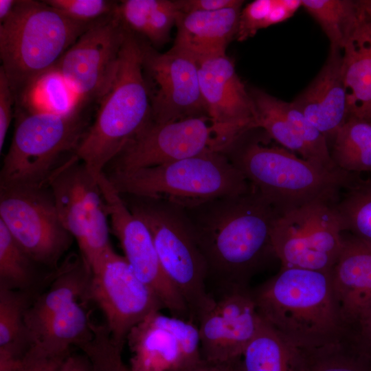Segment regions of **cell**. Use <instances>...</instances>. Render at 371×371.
Returning a JSON list of instances; mask_svg holds the SVG:
<instances>
[{
    "label": "cell",
    "instance_id": "obj_1",
    "mask_svg": "<svg viewBox=\"0 0 371 371\" xmlns=\"http://www.w3.org/2000/svg\"><path fill=\"white\" fill-rule=\"evenodd\" d=\"M207 269L220 291L249 286L276 257L272 229L280 214L258 191L217 198L183 208Z\"/></svg>",
    "mask_w": 371,
    "mask_h": 371
},
{
    "label": "cell",
    "instance_id": "obj_2",
    "mask_svg": "<svg viewBox=\"0 0 371 371\" xmlns=\"http://www.w3.org/2000/svg\"><path fill=\"white\" fill-rule=\"evenodd\" d=\"M251 290L262 319L302 351L335 345L348 337L330 271L281 267Z\"/></svg>",
    "mask_w": 371,
    "mask_h": 371
},
{
    "label": "cell",
    "instance_id": "obj_3",
    "mask_svg": "<svg viewBox=\"0 0 371 371\" xmlns=\"http://www.w3.org/2000/svg\"><path fill=\"white\" fill-rule=\"evenodd\" d=\"M91 24L73 20L43 1L17 0L0 23V68L17 105Z\"/></svg>",
    "mask_w": 371,
    "mask_h": 371
},
{
    "label": "cell",
    "instance_id": "obj_4",
    "mask_svg": "<svg viewBox=\"0 0 371 371\" xmlns=\"http://www.w3.org/2000/svg\"><path fill=\"white\" fill-rule=\"evenodd\" d=\"M251 187L281 214L307 203L335 205L357 180L339 168L316 165L282 146L238 139L223 153Z\"/></svg>",
    "mask_w": 371,
    "mask_h": 371
},
{
    "label": "cell",
    "instance_id": "obj_5",
    "mask_svg": "<svg viewBox=\"0 0 371 371\" xmlns=\"http://www.w3.org/2000/svg\"><path fill=\"white\" fill-rule=\"evenodd\" d=\"M152 122L142 42L126 30L115 80L100 101L95 118L75 154L98 178L109 164Z\"/></svg>",
    "mask_w": 371,
    "mask_h": 371
},
{
    "label": "cell",
    "instance_id": "obj_6",
    "mask_svg": "<svg viewBox=\"0 0 371 371\" xmlns=\"http://www.w3.org/2000/svg\"><path fill=\"white\" fill-rule=\"evenodd\" d=\"M104 173L121 194L164 200L183 208L251 189L221 152H207L129 172Z\"/></svg>",
    "mask_w": 371,
    "mask_h": 371
},
{
    "label": "cell",
    "instance_id": "obj_7",
    "mask_svg": "<svg viewBox=\"0 0 371 371\" xmlns=\"http://www.w3.org/2000/svg\"><path fill=\"white\" fill-rule=\"evenodd\" d=\"M83 104L64 113L34 111L18 116L0 172V188L45 186L72 156L89 125Z\"/></svg>",
    "mask_w": 371,
    "mask_h": 371
},
{
    "label": "cell",
    "instance_id": "obj_8",
    "mask_svg": "<svg viewBox=\"0 0 371 371\" xmlns=\"http://www.w3.org/2000/svg\"><path fill=\"white\" fill-rule=\"evenodd\" d=\"M124 196L130 210L150 230L165 273L183 298L190 319L196 323L214 296L207 291L206 263L184 209L164 200Z\"/></svg>",
    "mask_w": 371,
    "mask_h": 371
},
{
    "label": "cell",
    "instance_id": "obj_9",
    "mask_svg": "<svg viewBox=\"0 0 371 371\" xmlns=\"http://www.w3.org/2000/svg\"><path fill=\"white\" fill-rule=\"evenodd\" d=\"M47 186L63 225L91 266L112 247L107 207L98 178L75 154L52 175Z\"/></svg>",
    "mask_w": 371,
    "mask_h": 371
},
{
    "label": "cell",
    "instance_id": "obj_10",
    "mask_svg": "<svg viewBox=\"0 0 371 371\" xmlns=\"http://www.w3.org/2000/svg\"><path fill=\"white\" fill-rule=\"evenodd\" d=\"M239 137L215 125L207 115L153 121L109 164L104 172H129L192 157L225 152Z\"/></svg>",
    "mask_w": 371,
    "mask_h": 371
},
{
    "label": "cell",
    "instance_id": "obj_11",
    "mask_svg": "<svg viewBox=\"0 0 371 371\" xmlns=\"http://www.w3.org/2000/svg\"><path fill=\"white\" fill-rule=\"evenodd\" d=\"M0 221L34 262L52 271L74 239L47 186L0 188Z\"/></svg>",
    "mask_w": 371,
    "mask_h": 371
},
{
    "label": "cell",
    "instance_id": "obj_12",
    "mask_svg": "<svg viewBox=\"0 0 371 371\" xmlns=\"http://www.w3.org/2000/svg\"><path fill=\"white\" fill-rule=\"evenodd\" d=\"M271 237L281 267L330 271L342 248L344 230L335 205L314 202L280 214Z\"/></svg>",
    "mask_w": 371,
    "mask_h": 371
},
{
    "label": "cell",
    "instance_id": "obj_13",
    "mask_svg": "<svg viewBox=\"0 0 371 371\" xmlns=\"http://www.w3.org/2000/svg\"><path fill=\"white\" fill-rule=\"evenodd\" d=\"M89 302L102 311L114 346L122 352L130 331L150 313L164 308L148 286L112 247L90 266Z\"/></svg>",
    "mask_w": 371,
    "mask_h": 371
},
{
    "label": "cell",
    "instance_id": "obj_14",
    "mask_svg": "<svg viewBox=\"0 0 371 371\" xmlns=\"http://www.w3.org/2000/svg\"><path fill=\"white\" fill-rule=\"evenodd\" d=\"M126 32L113 12L92 23L56 65L52 72L78 95L79 103L100 102L111 89Z\"/></svg>",
    "mask_w": 371,
    "mask_h": 371
},
{
    "label": "cell",
    "instance_id": "obj_15",
    "mask_svg": "<svg viewBox=\"0 0 371 371\" xmlns=\"http://www.w3.org/2000/svg\"><path fill=\"white\" fill-rule=\"evenodd\" d=\"M98 182L106 201L111 230L135 274L154 291L170 315L190 319L183 298L161 267L148 227L130 210L104 172L99 176Z\"/></svg>",
    "mask_w": 371,
    "mask_h": 371
},
{
    "label": "cell",
    "instance_id": "obj_16",
    "mask_svg": "<svg viewBox=\"0 0 371 371\" xmlns=\"http://www.w3.org/2000/svg\"><path fill=\"white\" fill-rule=\"evenodd\" d=\"M131 371H176L203 361L198 324L155 311L127 336Z\"/></svg>",
    "mask_w": 371,
    "mask_h": 371
},
{
    "label": "cell",
    "instance_id": "obj_17",
    "mask_svg": "<svg viewBox=\"0 0 371 371\" xmlns=\"http://www.w3.org/2000/svg\"><path fill=\"white\" fill-rule=\"evenodd\" d=\"M219 293L197 321L201 353L205 362L231 366L256 334L262 318L249 286Z\"/></svg>",
    "mask_w": 371,
    "mask_h": 371
},
{
    "label": "cell",
    "instance_id": "obj_18",
    "mask_svg": "<svg viewBox=\"0 0 371 371\" xmlns=\"http://www.w3.org/2000/svg\"><path fill=\"white\" fill-rule=\"evenodd\" d=\"M143 66L154 85L150 94L153 121L166 123L207 115L197 61L171 47L159 53L142 43Z\"/></svg>",
    "mask_w": 371,
    "mask_h": 371
},
{
    "label": "cell",
    "instance_id": "obj_19",
    "mask_svg": "<svg viewBox=\"0 0 371 371\" xmlns=\"http://www.w3.org/2000/svg\"><path fill=\"white\" fill-rule=\"evenodd\" d=\"M197 63L207 115L214 124L238 137L254 130V104L233 60L224 54Z\"/></svg>",
    "mask_w": 371,
    "mask_h": 371
},
{
    "label": "cell",
    "instance_id": "obj_20",
    "mask_svg": "<svg viewBox=\"0 0 371 371\" xmlns=\"http://www.w3.org/2000/svg\"><path fill=\"white\" fill-rule=\"evenodd\" d=\"M330 276L341 318L350 333L371 307V243L344 234Z\"/></svg>",
    "mask_w": 371,
    "mask_h": 371
},
{
    "label": "cell",
    "instance_id": "obj_21",
    "mask_svg": "<svg viewBox=\"0 0 371 371\" xmlns=\"http://www.w3.org/2000/svg\"><path fill=\"white\" fill-rule=\"evenodd\" d=\"M342 63V49L330 47L319 74L291 102L326 139L349 117Z\"/></svg>",
    "mask_w": 371,
    "mask_h": 371
},
{
    "label": "cell",
    "instance_id": "obj_22",
    "mask_svg": "<svg viewBox=\"0 0 371 371\" xmlns=\"http://www.w3.org/2000/svg\"><path fill=\"white\" fill-rule=\"evenodd\" d=\"M91 269L82 255L69 256L53 273L47 286L35 297L25 317L30 344L52 317L77 302H89Z\"/></svg>",
    "mask_w": 371,
    "mask_h": 371
},
{
    "label": "cell",
    "instance_id": "obj_23",
    "mask_svg": "<svg viewBox=\"0 0 371 371\" xmlns=\"http://www.w3.org/2000/svg\"><path fill=\"white\" fill-rule=\"evenodd\" d=\"M242 6L181 13L176 22L177 30L172 47L197 62L226 54L228 44L236 38Z\"/></svg>",
    "mask_w": 371,
    "mask_h": 371
},
{
    "label": "cell",
    "instance_id": "obj_24",
    "mask_svg": "<svg viewBox=\"0 0 371 371\" xmlns=\"http://www.w3.org/2000/svg\"><path fill=\"white\" fill-rule=\"evenodd\" d=\"M342 57L349 117L371 120V21L363 11Z\"/></svg>",
    "mask_w": 371,
    "mask_h": 371
},
{
    "label": "cell",
    "instance_id": "obj_25",
    "mask_svg": "<svg viewBox=\"0 0 371 371\" xmlns=\"http://www.w3.org/2000/svg\"><path fill=\"white\" fill-rule=\"evenodd\" d=\"M86 302H77L48 320L32 339L29 350L45 357L67 356L94 336V325Z\"/></svg>",
    "mask_w": 371,
    "mask_h": 371
},
{
    "label": "cell",
    "instance_id": "obj_26",
    "mask_svg": "<svg viewBox=\"0 0 371 371\" xmlns=\"http://www.w3.org/2000/svg\"><path fill=\"white\" fill-rule=\"evenodd\" d=\"M304 353L262 319L235 371H303Z\"/></svg>",
    "mask_w": 371,
    "mask_h": 371
},
{
    "label": "cell",
    "instance_id": "obj_27",
    "mask_svg": "<svg viewBox=\"0 0 371 371\" xmlns=\"http://www.w3.org/2000/svg\"><path fill=\"white\" fill-rule=\"evenodd\" d=\"M114 13L126 29L145 36L155 46L169 41L181 14L176 1L170 0L121 1Z\"/></svg>",
    "mask_w": 371,
    "mask_h": 371
},
{
    "label": "cell",
    "instance_id": "obj_28",
    "mask_svg": "<svg viewBox=\"0 0 371 371\" xmlns=\"http://www.w3.org/2000/svg\"><path fill=\"white\" fill-rule=\"evenodd\" d=\"M38 266L0 221V287L38 295L50 282L54 271L42 276Z\"/></svg>",
    "mask_w": 371,
    "mask_h": 371
},
{
    "label": "cell",
    "instance_id": "obj_29",
    "mask_svg": "<svg viewBox=\"0 0 371 371\" xmlns=\"http://www.w3.org/2000/svg\"><path fill=\"white\" fill-rule=\"evenodd\" d=\"M335 166L347 172H371V120L349 117L334 137Z\"/></svg>",
    "mask_w": 371,
    "mask_h": 371
},
{
    "label": "cell",
    "instance_id": "obj_30",
    "mask_svg": "<svg viewBox=\"0 0 371 371\" xmlns=\"http://www.w3.org/2000/svg\"><path fill=\"white\" fill-rule=\"evenodd\" d=\"M302 6L319 24L330 41V47L341 49L362 14L358 1L302 0Z\"/></svg>",
    "mask_w": 371,
    "mask_h": 371
},
{
    "label": "cell",
    "instance_id": "obj_31",
    "mask_svg": "<svg viewBox=\"0 0 371 371\" xmlns=\"http://www.w3.org/2000/svg\"><path fill=\"white\" fill-rule=\"evenodd\" d=\"M37 293L0 287V348L25 355L30 345L25 317Z\"/></svg>",
    "mask_w": 371,
    "mask_h": 371
},
{
    "label": "cell",
    "instance_id": "obj_32",
    "mask_svg": "<svg viewBox=\"0 0 371 371\" xmlns=\"http://www.w3.org/2000/svg\"><path fill=\"white\" fill-rule=\"evenodd\" d=\"M335 207L344 232L371 243V180L346 189Z\"/></svg>",
    "mask_w": 371,
    "mask_h": 371
},
{
    "label": "cell",
    "instance_id": "obj_33",
    "mask_svg": "<svg viewBox=\"0 0 371 371\" xmlns=\"http://www.w3.org/2000/svg\"><path fill=\"white\" fill-rule=\"evenodd\" d=\"M302 6V0H255L242 8L236 39L245 41L261 29L283 22Z\"/></svg>",
    "mask_w": 371,
    "mask_h": 371
},
{
    "label": "cell",
    "instance_id": "obj_34",
    "mask_svg": "<svg viewBox=\"0 0 371 371\" xmlns=\"http://www.w3.org/2000/svg\"><path fill=\"white\" fill-rule=\"evenodd\" d=\"M303 353V371H371V359L348 337L339 344Z\"/></svg>",
    "mask_w": 371,
    "mask_h": 371
},
{
    "label": "cell",
    "instance_id": "obj_35",
    "mask_svg": "<svg viewBox=\"0 0 371 371\" xmlns=\"http://www.w3.org/2000/svg\"><path fill=\"white\" fill-rule=\"evenodd\" d=\"M69 18L93 23L113 13L117 3L106 0H44Z\"/></svg>",
    "mask_w": 371,
    "mask_h": 371
},
{
    "label": "cell",
    "instance_id": "obj_36",
    "mask_svg": "<svg viewBox=\"0 0 371 371\" xmlns=\"http://www.w3.org/2000/svg\"><path fill=\"white\" fill-rule=\"evenodd\" d=\"M15 99L8 79L0 68V150L4 145L8 130L12 119V106Z\"/></svg>",
    "mask_w": 371,
    "mask_h": 371
},
{
    "label": "cell",
    "instance_id": "obj_37",
    "mask_svg": "<svg viewBox=\"0 0 371 371\" xmlns=\"http://www.w3.org/2000/svg\"><path fill=\"white\" fill-rule=\"evenodd\" d=\"M348 337L361 352L371 359V307L350 331Z\"/></svg>",
    "mask_w": 371,
    "mask_h": 371
},
{
    "label": "cell",
    "instance_id": "obj_38",
    "mask_svg": "<svg viewBox=\"0 0 371 371\" xmlns=\"http://www.w3.org/2000/svg\"><path fill=\"white\" fill-rule=\"evenodd\" d=\"M181 13H190L199 11H214L239 5L240 0H176Z\"/></svg>",
    "mask_w": 371,
    "mask_h": 371
},
{
    "label": "cell",
    "instance_id": "obj_39",
    "mask_svg": "<svg viewBox=\"0 0 371 371\" xmlns=\"http://www.w3.org/2000/svg\"><path fill=\"white\" fill-rule=\"evenodd\" d=\"M67 356L45 357L27 350L19 371H58Z\"/></svg>",
    "mask_w": 371,
    "mask_h": 371
},
{
    "label": "cell",
    "instance_id": "obj_40",
    "mask_svg": "<svg viewBox=\"0 0 371 371\" xmlns=\"http://www.w3.org/2000/svg\"><path fill=\"white\" fill-rule=\"evenodd\" d=\"M176 371H235L234 366L212 364L202 362Z\"/></svg>",
    "mask_w": 371,
    "mask_h": 371
},
{
    "label": "cell",
    "instance_id": "obj_41",
    "mask_svg": "<svg viewBox=\"0 0 371 371\" xmlns=\"http://www.w3.org/2000/svg\"><path fill=\"white\" fill-rule=\"evenodd\" d=\"M17 0H0V23L12 12Z\"/></svg>",
    "mask_w": 371,
    "mask_h": 371
},
{
    "label": "cell",
    "instance_id": "obj_42",
    "mask_svg": "<svg viewBox=\"0 0 371 371\" xmlns=\"http://www.w3.org/2000/svg\"><path fill=\"white\" fill-rule=\"evenodd\" d=\"M74 371H92L91 364L87 358L84 355H76Z\"/></svg>",
    "mask_w": 371,
    "mask_h": 371
},
{
    "label": "cell",
    "instance_id": "obj_43",
    "mask_svg": "<svg viewBox=\"0 0 371 371\" xmlns=\"http://www.w3.org/2000/svg\"><path fill=\"white\" fill-rule=\"evenodd\" d=\"M76 355H69L64 360L58 371H74L76 366Z\"/></svg>",
    "mask_w": 371,
    "mask_h": 371
},
{
    "label": "cell",
    "instance_id": "obj_44",
    "mask_svg": "<svg viewBox=\"0 0 371 371\" xmlns=\"http://www.w3.org/2000/svg\"><path fill=\"white\" fill-rule=\"evenodd\" d=\"M358 3L366 16L371 21V0H358Z\"/></svg>",
    "mask_w": 371,
    "mask_h": 371
}]
</instances>
